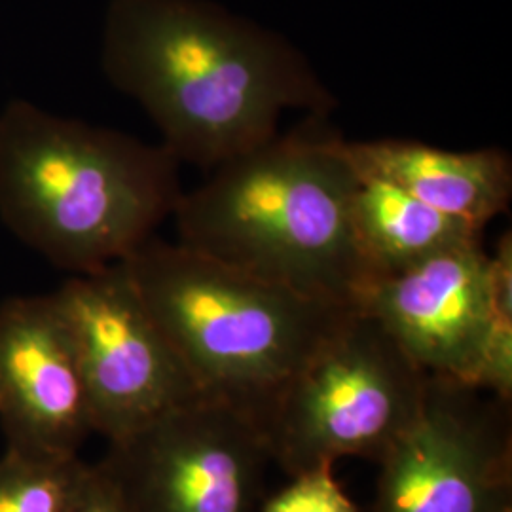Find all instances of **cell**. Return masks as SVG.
<instances>
[{
	"label": "cell",
	"instance_id": "1",
	"mask_svg": "<svg viewBox=\"0 0 512 512\" xmlns=\"http://www.w3.org/2000/svg\"><path fill=\"white\" fill-rule=\"evenodd\" d=\"M101 67L179 164L215 169L336 99L289 38L213 0H109Z\"/></svg>",
	"mask_w": 512,
	"mask_h": 512
},
{
	"label": "cell",
	"instance_id": "2",
	"mask_svg": "<svg viewBox=\"0 0 512 512\" xmlns=\"http://www.w3.org/2000/svg\"><path fill=\"white\" fill-rule=\"evenodd\" d=\"M179 167L164 145L27 99L0 109V220L71 275L118 264L154 238L184 194Z\"/></svg>",
	"mask_w": 512,
	"mask_h": 512
},
{
	"label": "cell",
	"instance_id": "3",
	"mask_svg": "<svg viewBox=\"0 0 512 512\" xmlns=\"http://www.w3.org/2000/svg\"><path fill=\"white\" fill-rule=\"evenodd\" d=\"M357 184L342 137L310 126L275 135L184 192L173 213L177 241L355 310L368 281L351 230Z\"/></svg>",
	"mask_w": 512,
	"mask_h": 512
},
{
	"label": "cell",
	"instance_id": "4",
	"mask_svg": "<svg viewBox=\"0 0 512 512\" xmlns=\"http://www.w3.org/2000/svg\"><path fill=\"white\" fill-rule=\"evenodd\" d=\"M122 262L200 393L262 427L283 389L353 311L156 236Z\"/></svg>",
	"mask_w": 512,
	"mask_h": 512
},
{
	"label": "cell",
	"instance_id": "5",
	"mask_svg": "<svg viewBox=\"0 0 512 512\" xmlns=\"http://www.w3.org/2000/svg\"><path fill=\"white\" fill-rule=\"evenodd\" d=\"M425 382L372 317L351 311L274 404L272 459L289 476L342 458L378 463L414 420Z\"/></svg>",
	"mask_w": 512,
	"mask_h": 512
},
{
	"label": "cell",
	"instance_id": "6",
	"mask_svg": "<svg viewBox=\"0 0 512 512\" xmlns=\"http://www.w3.org/2000/svg\"><path fill=\"white\" fill-rule=\"evenodd\" d=\"M355 310L372 317L425 376L511 401L512 323L495 317L490 253L482 238L372 277Z\"/></svg>",
	"mask_w": 512,
	"mask_h": 512
},
{
	"label": "cell",
	"instance_id": "7",
	"mask_svg": "<svg viewBox=\"0 0 512 512\" xmlns=\"http://www.w3.org/2000/svg\"><path fill=\"white\" fill-rule=\"evenodd\" d=\"M54 296L73 336L95 435L118 442L202 397L124 262L71 275Z\"/></svg>",
	"mask_w": 512,
	"mask_h": 512
},
{
	"label": "cell",
	"instance_id": "8",
	"mask_svg": "<svg viewBox=\"0 0 512 512\" xmlns=\"http://www.w3.org/2000/svg\"><path fill=\"white\" fill-rule=\"evenodd\" d=\"M509 403L446 378L380 463L374 512H512Z\"/></svg>",
	"mask_w": 512,
	"mask_h": 512
},
{
	"label": "cell",
	"instance_id": "9",
	"mask_svg": "<svg viewBox=\"0 0 512 512\" xmlns=\"http://www.w3.org/2000/svg\"><path fill=\"white\" fill-rule=\"evenodd\" d=\"M268 461L260 421L202 395L110 442L99 465L139 512H255Z\"/></svg>",
	"mask_w": 512,
	"mask_h": 512
},
{
	"label": "cell",
	"instance_id": "10",
	"mask_svg": "<svg viewBox=\"0 0 512 512\" xmlns=\"http://www.w3.org/2000/svg\"><path fill=\"white\" fill-rule=\"evenodd\" d=\"M0 427L6 450L69 459L93 433L71 330L52 294L0 304Z\"/></svg>",
	"mask_w": 512,
	"mask_h": 512
},
{
	"label": "cell",
	"instance_id": "11",
	"mask_svg": "<svg viewBox=\"0 0 512 512\" xmlns=\"http://www.w3.org/2000/svg\"><path fill=\"white\" fill-rule=\"evenodd\" d=\"M342 150L361 177L382 179L442 213L484 230L509 209L512 164L499 148L444 150L418 141H346Z\"/></svg>",
	"mask_w": 512,
	"mask_h": 512
},
{
	"label": "cell",
	"instance_id": "12",
	"mask_svg": "<svg viewBox=\"0 0 512 512\" xmlns=\"http://www.w3.org/2000/svg\"><path fill=\"white\" fill-rule=\"evenodd\" d=\"M351 230L368 281L482 238L475 224L442 213L395 184L361 175L351 202Z\"/></svg>",
	"mask_w": 512,
	"mask_h": 512
},
{
	"label": "cell",
	"instance_id": "13",
	"mask_svg": "<svg viewBox=\"0 0 512 512\" xmlns=\"http://www.w3.org/2000/svg\"><path fill=\"white\" fill-rule=\"evenodd\" d=\"M86 461L38 459L6 450L0 458V512H71Z\"/></svg>",
	"mask_w": 512,
	"mask_h": 512
},
{
	"label": "cell",
	"instance_id": "14",
	"mask_svg": "<svg viewBox=\"0 0 512 512\" xmlns=\"http://www.w3.org/2000/svg\"><path fill=\"white\" fill-rule=\"evenodd\" d=\"M262 512H359L334 465H321L291 476V484L272 495Z\"/></svg>",
	"mask_w": 512,
	"mask_h": 512
},
{
	"label": "cell",
	"instance_id": "15",
	"mask_svg": "<svg viewBox=\"0 0 512 512\" xmlns=\"http://www.w3.org/2000/svg\"><path fill=\"white\" fill-rule=\"evenodd\" d=\"M71 512H139L116 480L99 465H86Z\"/></svg>",
	"mask_w": 512,
	"mask_h": 512
}]
</instances>
